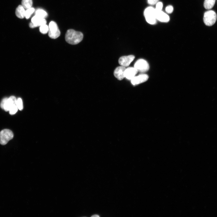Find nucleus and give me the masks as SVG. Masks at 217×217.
I'll list each match as a JSON object with an SVG mask.
<instances>
[{"label":"nucleus","mask_w":217,"mask_h":217,"mask_svg":"<svg viewBox=\"0 0 217 217\" xmlns=\"http://www.w3.org/2000/svg\"><path fill=\"white\" fill-rule=\"evenodd\" d=\"M83 38V35L81 32L71 29L67 31L65 35L66 41L71 45L78 44L82 40Z\"/></svg>","instance_id":"obj_1"},{"label":"nucleus","mask_w":217,"mask_h":217,"mask_svg":"<svg viewBox=\"0 0 217 217\" xmlns=\"http://www.w3.org/2000/svg\"><path fill=\"white\" fill-rule=\"evenodd\" d=\"M217 14L213 10H208L206 11L203 17V21L205 24L208 26L213 25L217 20Z\"/></svg>","instance_id":"obj_2"},{"label":"nucleus","mask_w":217,"mask_h":217,"mask_svg":"<svg viewBox=\"0 0 217 217\" xmlns=\"http://www.w3.org/2000/svg\"><path fill=\"white\" fill-rule=\"evenodd\" d=\"M144 15L148 23L151 24H154L156 23V19L155 8L152 7L147 8L144 10Z\"/></svg>","instance_id":"obj_3"},{"label":"nucleus","mask_w":217,"mask_h":217,"mask_svg":"<svg viewBox=\"0 0 217 217\" xmlns=\"http://www.w3.org/2000/svg\"><path fill=\"white\" fill-rule=\"evenodd\" d=\"M14 137L13 132L10 130L4 129L0 132V144L2 145L6 144L12 139Z\"/></svg>","instance_id":"obj_4"},{"label":"nucleus","mask_w":217,"mask_h":217,"mask_svg":"<svg viewBox=\"0 0 217 217\" xmlns=\"http://www.w3.org/2000/svg\"><path fill=\"white\" fill-rule=\"evenodd\" d=\"M48 35L52 39H55L60 35V32L58 26L55 22L51 21L49 24Z\"/></svg>","instance_id":"obj_5"},{"label":"nucleus","mask_w":217,"mask_h":217,"mask_svg":"<svg viewBox=\"0 0 217 217\" xmlns=\"http://www.w3.org/2000/svg\"><path fill=\"white\" fill-rule=\"evenodd\" d=\"M134 67L138 71L141 72H144L147 71L149 69V66L148 63L145 60L140 59L138 60L135 63Z\"/></svg>","instance_id":"obj_6"},{"label":"nucleus","mask_w":217,"mask_h":217,"mask_svg":"<svg viewBox=\"0 0 217 217\" xmlns=\"http://www.w3.org/2000/svg\"><path fill=\"white\" fill-rule=\"evenodd\" d=\"M31 22L29 24V27L31 28H34L42 25L46 24V20L44 18H41L35 15L31 20Z\"/></svg>","instance_id":"obj_7"},{"label":"nucleus","mask_w":217,"mask_h":217,"mask_svg":"<svg viewBox=\"0 0 217 217\" xmlns=\"http://www.w3.org/2000/svg\"><path fill=\"white\" fill-rule=\"evenodd\" d=\"M134 58L135 56L132 55L122 56L119 58L118 62L121 66L125 67L128 66Z\"/></svg>","instance_id":"obj_8"},{"label":"nucleus","mask_w":217,"mask_h":217,"mask_svg":"<svg viewBox=\"0 0 217 217\" xmlns=\"http://www.w3.org/2000/svg\"><path fill=\"white\" fill-rule=\"evenodd\" d=\"M148 76L146 74H141L137 76H135L131 80V83L134 85H135L146 81L148 79Z\"/></svg>","instance_id":"obj_9"},{"label":"nucleus","mask_w":217,"mask_h":217,"mask_svg":"<svg viewBox=\"0 0 217 217\" xmlns=\"http://www.w3.org/2000/svg\"><path fill=\"white\" fill-rule=\"evenodd\" d=\"M126 68L123 66L117 67L114 72V74L115 77L119 80H121L125 77L124 72Z\"/></svg>","instance_id":"obj_10"},{"label":"nucleus","mask_w":217,"mask_h":217,"mask_svg":"<svg viewBox=\"0 0 217 217\" xmlns=\"http://www.w3.org/2000/svg\"><path fill=\"white\" fill-rule=\"evenodd\" d=\"M138 71L134 67H128L126 69L124 72L125 77L131 80L137 73Z\"/></svg>","instance_id":"obj_11"},{"label":"nucleus","mask_w":217,"mask_h":217,"mask_svg":"<svg viewBox=\"0 0 217 217\" xmlns=\"http://www.w3.org/2000/svg\"><path fill=\"white\" fill-rule=\"evenodd\" d=\"M156 19L163 22H167L169 20V16L162 11H158L155 10Z\"/></svg>","instance_id":"obj_12"},{"label":"nucleus","mask_w":217,"mask_h":217,"mask_svg":"<svg viewBox=\"0 0 217 217\" xmlns=\"http://www.w3.org/2000/svg\"><path fill=\"white\" fill-rule=\"evenodd\" d=\"M17 99L14 96H11L8 98L4 107V109L5 111H9L10 108L14 105H16Z\"/></svg>","instance_id":"obj_13"},{"label":"nucleus","mask_w":217,"mask_h":217,"mask_svg":"<svg viewBox=\"0 0 217 217\" xmlns=\"http://www.w3.org/2000/svg\"><path fill=\"white\" fill-rule=\"evenodd\" d=\"M16 16L18 18L22 19L25 17V10L22 5H19L15 11Z\"/></svg>","instance_id":"obj_14"},{"label":"nucleus","mask_w":217,"mask_h":217,"mask_svg":"<svg viewBox=\"0 0 217 217\" xmlns=\"http://www.w3.org/2000/svg\"><path fill=\"white\" fill-rule=\"evenodd\" d=\"M215 0H205L203 6L204 8L207 10L212 8L214 6Z\"/></svg>","instance_id":"obj_15"},{"label":"nucleus","mask_w":217,"mask_h":217,"mask_svg":"<svg viewBox=\"0 0 217 217\" xmlns=\"http://www.w3.org/2000/svg\"><path fill=\"white\" fill-rule=\"evenodd\" d=\"M35 15L41 18L45 19L48 16L47 12L43 9H38L35 12Z\"/></svg>","instance_id":"obj_16"},{"label":"nucleus","mask_w":217,"mask_h":217,"mask_svg":"<svg viewBox=\"0 0 217 217\" xmlns=\"http://www.w3.org/2000/svg\"><path fill=\"white\" fill-rule=\"evenodd\" d=\"M22 6L24 9H27L31 8L33 4L32 0H22Z\"/></svg>","instance_id":"obj_17"},{"label":"nucleus","mask_w":217,"mask_h":217,"mask_svg":"<svg viewBox=\"0 0 217 217\" xmlns=\"http://www.w3.org/2000/svg\"><path fill=\"white\" fill-rule=\"evenodd\" d=\"M49 27L46 24L42 25L39 27V31L42 34H46L49 31Z\"/></svg>","instance_id":"obj_18"},{"label":"nucleus","mask_w":217,"mask_h":217,"mask_svg":"<svg viewBox=\"0 0 217 217\" xmlns=\"http://www.w3.org/2000/svg\"><path fill=\"white\" fill-rule=\"evenodd\" d=\"M35 9L33 8H30L27 9L25 11V17L27 19H29L31 15L33 13Z\"/></svg>","instance_id":"obj_19"},{"label":"nucleus","mask_w":217,"mask_h":217,"mask_svg":"<svg viewBox=\"0 0 217 217\" xmlns=\"http://www.w3.org/2000/svg\"><path fill=\"white\" fill-rule=\"evenodd\" d=\"M16 105L18 109L20 111L22 110L23 108V105L22 100L21 98H18L17 99Z\"/></svg>","instance_id":"obj_20"},{"label":"nucleus","mask_w":217,"mask_h":217,"mask_svg":"<svg viewBox=\"0 0 217 217\" xmlns=\"http://www.w3.org/2000/svg\"><path fill=\"white\" fill-rule=\"evenodd\" d=\"M18 109L16 105H14L10 108L9 111L10 114L11 115H13L15 114L17 112Z\"/></svg>","instance_id":"obj_21"},{"label":"nucleus","mask_w":217,"mask_h":217,"mask_svg":"<svg viewBox=\"0 0 217 217\" xmlns=\"http://www.w3.org/2000/svg\"><path fill=\"white\" fill-rule=\"evenodd\" d=\"M163 7V4L161 2H158L156 5V8L155 10L158 11H162Z\"/></svg>","instance_id":"obj_22"},{"label":"nucleus","mask_w":217,"mask_h":217,"mask_svg":"<svg viewBox=\"0 0 217 217\" xmlns=\"http://www.w3.org/2000/svg\"><path fill=\"white\" fill-rule=\"evenodd\" d=\"M165 10L167 13L171 14L173 11V8L172 6L169 5L166 7Z\"/></svg>","instance_id":"obj_23"},{"label":"nucleus","mask_w":217,"mask_h":217,"mask_svg":"<svg viewBox=\"0 0 217 217\" xmlns=\"http://www.w3.org/2000/svg\"><path fill=\"white\" fill-rule=\"evenodd\" d=\"M8 99L7 98H5L2 100L0 104V107L4 109V105Z\"/></svg>","instance_id":"obj_24"},{"label":"nucleus","mask_w":217,"mask_h":217,"mask_svg":"<svg viewBox=\"0 0 217 217\" xmlns=\"http://www.w3.org/2000/svg\"><path fill=\"white\" fill-rule=\"evenodd\" d=\"M148 3L151 5H154L156 4L159 1V0H147Z\"/></svg>","instance_id":"obj_25"},{"label":"nucleus","mask_w":217,"mask_h":217,"mask_svg":"<svg viewBox=\"0 0 217 217\" xmlns=\"http://www.w3.org/2000/svg\"><path fill=\"white\" fill-rule=\"evenodd\" d=\"M99 215H96V214H95V215H94L91 216V217H99Z\"/></svg>","instance_id":"obj_26"}]
</instances>
